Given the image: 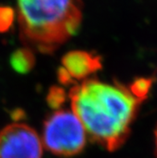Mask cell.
<instances>
[{
	"label": "cell",
	"mask_w": 157,
	"mask_h": 158,
	"mask_svg": "<svg viewBox=\"0 0 157 158\" xmlns=\"http://www.w3.org/2000/svg\"><path fill=\"white\" fill-rule=\"evenodd\" d=\"M69 98L91 140L109 152L126 142L140 102L124 85L85 80L70 90Z\"/></svg>",
	"instance_id": "6da1fadb"
},
{
	"label": "cell",
	"mask_w": 157,
	"mask_h": 158,
	"mask_svg": "<svg viewBox=\"0 0 157 158\" xmlns=\"http://www.w3.org/2000/svg\"><path fill=\"white\" fill-rule=\"evenodd\" d=\"M23 42L42 53H52L78 33L82 14L79 0H17Z\"/></svg>",
	"instance_id": "7a4b0ae2"
},
{
	"label": "cell",
	"mask_w": 157,
	"mask_h": 158,
	"mask_svg": "<svg viewBox=\"0 0 157 158\" xmlns=\"http://www.w3.org/2000/svg\"><path fill=\"white\" fill-rule=\"evenodd\" d=\"M43 143L55 155L74 156L83 151L86 133L72 111L57 110L44 123Z\"/></svg>",
	"instance_id": "3957f363"
},
{
	"label": "cell",
	"mask_w": 157,
	"mask_h": 158,
	"mask_svg": "<svg viewBox=\"0 0 157 158\" xmlns=\"http://www.w3.org/2000/svg\"><path fill=\"white\" fill-rule=\"evenodd\" d=\"M43 144L33 129L12 123L0 131V158H42Z\"/></svg>",
	"instance_id": "277c9868"
},
{
	"label": "cell",
	"mask_w": 157,
	"mask_h": 158,
	"mask_svg": "<svg viewBox=\"0 0 157 158\" xmlns=\"http://www.w3.org/2000/svg\"><path fill=\"white\" fill-rule=\"evenodd\" d=\"M62 64L75 81L87 78L102 67L101 56L83 50L67 52L63 57Z\"/></svg>",
	"instance_id": "5b68a950"
},
{
	"label": "cell",
	"mask_w": 157,
	"mask_h": 158,
	"mask_svg": "<svg viewBox=\"0 0 157 158\" xmlns=\"http://www.w3.org/2000/svg\"><path fill=\"white\" fill-rule=\"evenodd\" d=\"M10 64L16 73L27 74L35 65L34 53L28 48H18L11 53Z\"/></svg>",
	"instance_id": "8992f818"
},
{
	"label": "cell",
	"mask_w": 157,
	"mask_h": 158,
	"mask_svg": "<svg viewBox=\"0 0 157 158\" xmlns=\"http://www.w3.org/2000/svg\"><path fill=\"white\" fill-rule=\"evenodd\" d=\"M153 80L151 78L139 77L130 84L129 91L138 102H142L149 96Z\"/></svg>",
	"instance_id": "52a82bcc"
},
{
	"label": "cell",
	"mask_w": 157,
	"mask_h": 158,
	"mask_svg": "<svg viewBox=\"0 0 157 158\" xmlns=\"http://www.w3.org/2000/svg\"><path fill=\"white\" fill-rule=\"evenodd\" d=\"M66 102V92L59 86H52L47 96L48 106L54 110L61 108Z\"/></svg>",
	"instance_id": "ba28073f"
},
{
	"label": "cell",
	"mask_w": 157,
	"mask_h": 158,
	"mask_svg": "<svg viewBox=\"0 0 157 158\" xmlns=\"http://www.w3.org/2000/svg\"><path fill=\"white\" fill-rule=\"evenodd\" d=\"M14 10L9 6H0V33L9 31L14 22Z\"/></svg>",
	"instance_id": "9c48e42d"
},
{
	"label": "cell",
	"mask_w": 157,
	"mask_h": 158,
	"mask_svg": "<svg viewBox=\"0 0 157 158\" xmlns=\"http://www.w3.org/2000/svg\"><path fill=\"white\" fill-rule=\"evenodd\" d=\"M58 79H59V81L64 85H69V84H72V83L76 82L69 76V74L66 72L65 69L62 66H60L58 69Z\"/></svg>",
	"instance_id": "30bf717a"
}]
</instances>
